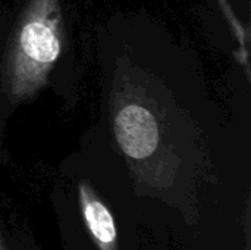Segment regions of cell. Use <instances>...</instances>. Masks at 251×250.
<instances>
[{"label":"cell","mask_w":251,"mask_h":250,"mask_svg":"<svg viewBox=\"0 0 251 250\" xmlns=\"http://www.w3.org/2000/svg\"><path fill=\"white\" fill-rule=\"evenodd\" d=\"M63 0H24L4 25L0 87L4 108L35 97L63 69L69 49Z\"/></svg>","instance_id":"cell-1"},{"label":"cell","mask_w":251,"mask_h":250,"mask_svg":"<svg viewBox=\"0 0 251 250\" xmlns=\"http://www.w3.org/2000/svg\"><path fill=\"white\" fill-rule=\"evenodd\" d=\"M81 202H82V212L85 222L97 242L103 246H110L116 240V228L112 215L109 214L107 208L93 196L87 186L79 187Z\"/></svg>","instance_id":"cell-2"}]
</instances>
